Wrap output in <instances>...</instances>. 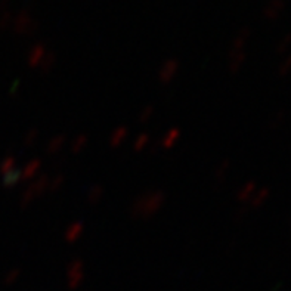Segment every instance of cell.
Masks as SVG:
<instances>
[{"label":"cell","mask_w":291,"mask_h":291,"mask_svg":"<svg viewBox=\"0 0 291 291\" xmlns=\"http://www.w3.org/2000/svg\"><path fill=\"white\" fill-rule=\"evenodd\" d=\"M291 72V54L285 55V58L281 61L279 67H278V74L281 77H287Z\"/></svg>","instance_id":"484cf974"},{"label":"cell","mask_w":291,"mask_h":291,"mask_svg":"<svg viewBox=\"0 0 291 291\" xmlns=\"http://www.w3.org/2000/svg\"><path fill=\"white\" fill-rule=\"evenodd\" d=\"M247 214V208L246 207H243V208H239L238 210V213L235 214V219L236 221H241V219H244V216Z\"/></svg>","instance_id":"836d02e7"},{"label":"cell","mask_w":291,"mask_h":291,"mask_svg":"<svg viewBox=\"0 0 291 291\" xmlns=\"http://www.w3.org/2000/svg\"><path fill=\"white\" fill-rule=\"evenodd\" d=\"M250 36H251V28L249 27L241 28V30L238 31V34L234 37V40H232V44H231V49H229V51H231V52H235V51H244L246 44L249 42Z\"/></svg>","instance_id":"9c48e42d"},{"label":"cell","mask_w":291,"mask_h":291,"mask_svg":"<svg viewBox=\"0 0 291 291\" xmlns=\"http://www.w3.org/2000/svg\"><path fill=\"white\" fill-rule=\"evenodd\" d=\"M269 197H271V189H269L268 186L260 188L259 191H256V192L253 194L251 200L249 201L250 207L251 208L263 207L264 204H266V201L269 200Z\"/></svg>","instance_id":"8fae6325"},{"label":"cell","mask_w":291,"mask_h":291,"mask_svg":"<svg viewBox=\"0 0 291 291\" xmlns=\"http://www.w3.org/2000/svg\"><path fill=\"white\" fill-rule=\"evenodd\" d=\"M167 201V195L164 191H148L138 195L132 206H130V216L133 219H143L148 221L154 217L161 208L164 207Z\"/></svg>","instance_id":"6da1fadb"},{"label":"cell","mask_w":291,"mask_h":291,"mask_svg":"<svg viewBox=\"0 0 291 291\" xmlns=\"http://www.w3.org/2000/svg\"><path fill=\"white\" fill-rule=\"evenodd\" d=\"M56 64V54L55 52H46V55L43 56L42 62L39 65V71L42 72L43 76H47Z\"/></svg>","instance_id":"ac0fdd59"},{"label":"cell","mask_w":291,"mask_h":291,"mask_svg":"<svg viewBox=\"0 0 291 291\" xmlns=\"http://www.w3.org/2000/svg\"><path fill=\"white\" fill-rule=\"evenodd\" d=\"M154 115V107L153 105H147L140 114H139V123L140 125H143V123H147V122H150V118Z\"/></svg>","instance_id":"4dcf8cb0"},{"label":"cell","mask_w":291,"mask_h":291,"mask_svg":"<svg viewBox=\"0 0 291 291\" xmlns=\"http://www.w3.org/2000/svg\"><path fill=\"white\" fill-rule=\"evenodd\" d=\"M254 192H256V182H254V180H250L247 183H244L243 188L236 192V200H238L239 203L246 204V203H249L250 200H251V197H253Z\"/></svg>","instance_id":"9a60e30c"},{"label":"cell","mask_w":291,"mask_h":291,"mask_svg":"<svg viewBox=\"0 0 291 291\" xmlns=\"http://www.w3.org/2000/svg\"><path fill=\"white\" fill-rule=\"evenodd\" d=\"M284 118H285V114L284 111H278V112H274V115L271 117V120H269V129L271 130H275L278 129L279 126L284 123Z\"/></svg>","instance_id":"f546056e"},{"label":"cell","mask_w":291,"mask_h":291,"mask_svg":"<svg viewBox=\"0 0 291 291\" xmlns=\"http://www.w3.org/2000/svg\"><path fill=\"white\" fill-rule=\"evenodd\" d=\"M102 195H104V186L99 185V183L92 185L90 189H89V192H87V203H89V206H92V207L96 206L98 203L101 201Z\"/></svg>","instance_id":"d6986e66"},{"label":"cell","mask_w":291,"mask_h":291,"mask_svg":"<svg viewBox=\"0 0 291 291\" xmlns=\"http://www.w3.org/2000/svg\"><path fill=\"white\" fill-rule=\"evenodd\" d=\"M49 175L47 173H42L37 180H34L33 183H30L31 185V188H33V191H34V194L36 197H42L44 192H47V186H49Z\"/></svg>","instance_id":"2e32d148"},{"label":"cell","mask_w":291,"mask_h":291,"mask_svg":"<svg viewBox=\"0 0 291 291\" xmlns=\"http://www.w3.org/2000/svg\"><path fill=\"white\" fill-rule=\"evenodd\" d=\"M37 138H39V129H37V127L28 129V132L26 133V136H24V145H26L27 148L33 147L34 142L37 140Z\"/></svg>","instance_id":"4316f807"},{"label":"cell","mask_w":291,"mask_h":291,"mask_svg":"<svg viewBox=\"0 0 291 291\" xmlns=\"http://www.w3.org/2000/svg\"><path fill=\"white\" fill-rule=\"evenodd\" d=\"M246 58H247L246 51H235V52L229 51V65H228V69H229V72L232 76H235V74H238L241 71L244 62H246Z\"/></svg>","instance_id":"52a82bcc"},{"label":"cell","mask_w":291,"mask_h":291,"mask_svg":"<svg viewBox=\"0 0 291 291\" xmlns=\"http://www.w3.org/2000/svg\"><path fill=\"white\" fill-rule=\"evenodd\" d=\"M290 47H291V33H288V34H285V36L279 40V43L277 44V47H275V52L279 54V55H282V54H287Z\"/></svg>","instance_id":"d4e9b609"},{"label":"cell","mask_w":291,"mask_h":291,"mask_svg":"<svg viewBox=\"0 0 291 291\" xmlns=\"http://www.w3.org/2000/svg\"><path fill=\"white\" fill-rule=\"evenodd\" d=\"M83 268L84 263L80 259H74L72 262H69L68 268H67V278H68L69 290H77L83 284Z\"/></svg>","instance_id":"3957f363"},{"label":"cell","mask_w":291,"mask_h":291,"mask_svg":"<svg viewBox=\"0 0 291 291\" xmlns=\"http://www.w3.org/2000/svg\"><path fill=\"white\" fill-rule=\"evenodd\" d=\"M21 275V269H18V268H15V269H11L8 274H6V277H5V284L6 285H12L16 282V279L19 278Z\"/></svg>","instance_id":"1f68e13d"},{"label":"cell","mask_w":291,"mask_h":291,"mask_svg":"<svg viewBox=\"0 0 291 291\" xmlns=\"http://www.w3.org/2000/svg\"><path fill=\"white\" fill-rule=\"evenodd\" d=\"M285 0H269L263 9L264 19L275 21L285 11Z\"/></svg>","instance_id":"5b68a950"},{"label":"cell","mask_w":291,"mask_h":291,"mask_svg":"<svg viewBox=\"0 0 291 291\" xmlns=\"http://www.w3.org/2000/svg\"><path fill=\"white\" fill-rule=\"evenodd\" d=\"M19 180H21V170L14 168L12 172L6 173V175L3 176V186H5L6 189H12Z\"/></svg>","instance_id":"44dd1931"},{"label":"cell","mask_w":291,"mask_h":291,"mask_svg":"<svg viewBox=\"0 0 291 291\" xmlns=\"http://www.w3.org/2000/svg\"><path fill=\"white\" fill-rule=\"evenodd\" d=\"M12 31L18 36H31L39 31V22L33 18L28 9H21L12 19Z\"/></svg>","instance_id":"7a4b0ae2"},{"label":"cell","mask_w":291,"mask_h":291,"mask_svg":"<svg viewBox=\"0 0 291 291\" xmlns=\"http://www.w3.org/2000/svg\"><path fill=\"white\" fill-rule=\"evenodd\" d=\"M83 232L84 223L82 222V221H76V222H72L68 228H67V231H65V234H64V238H65L67 243L72 244V243H76L80 236L83 235Z\"/></svg>","instance_id":"30bf717a"},{"label":"cell","mask_w":291,"mask_h":291,"mask_svg":"<svg viewBox=\"0 0 291 291\" xmlns=\"http://www.w3.org/2000/svg\"><path fill=\"white\" fill-rule=\"evenodd\" d=\"M11 6V0H0V12L8 11Z\"/></svg>","instance_id":"d6a6232c"},{"label":"cell","mask_w":291,"mask_h":291,"mask_svg":"<svg viewBox=\"0 0 291 291\" xmlns=\"http://www.w3.org/2000/svg\"><path fill=\"white\" fill-rule=\"evenodd\" d=\"M65 142H67V135L65 133L55 135L54 138L46 143V153L49 154V155H55V154L61 153V150L64 148Z\"/></svg>","instance_id":"4fadbf2b"},{"label":"cell","mask_w":291,"mask_h":291,"mask_svg":"<svg viewBox=\"0 0 291 291\" xmlns=\"http://www.w3.org/2000/svg\"><path fill=\"white\" fill-rule=\"evenodd\" d=\"M18 86H19V80H16V82L12 84V87H11V93H16V90H18Z\"/></svg>","instance_id":"e575fe53"},{"label":"cell","mask_w":291,"mask_h":291,"mask_svg":"<svg viewBox=\"0 0 291 291\" xmlns=\"http://www.w3.org/2000/svg\"><path fill=\"white\" fill-rule=\"evenodd\" d=\"M46 46L43 43H36L34 46H31V49L28 51L27 64L30 68H39L40 62H42L43 56L46 55Z\"/></svg>","instance_id":"8992f818"},{"label":"cell","mask_w":291,"mask_h":291,"mask_svg":"<svg viewBox=\"0 0 291 291\" xmlns=\"http://www.w3.org/2000/svg\"><path fill=\"white\" fill-rule=\"evenodd\" d=\"M64 183H65V176H64V175H61V173H58V175H55L52 179H49L47 192L55 194V192H58V191L64 186Z\"/></svg>","instance_id":"7402d4cb"},{"label":"cell","mask_w":291,"mask_h":291,"mask_svg":"<svg viewBox=\"0 0 291 291\" xmlns=\"http://www.w3.org/2000/svg\"><path fill=\"white\" fill-rule=\"evenodd\" d=\"M87 143H89V135H86V133H80L79 136H76V138H74V140H72V142H71V145H69L71 153L72 154L82 153L84 148L87 147Z\"/></svg>","instance_id":"ffe728a7"},{"label":"cell","mask_w":291,"mask_h":291,"mask_svg":"<svg viewBox=\"0 0 291 291\" xmlns=\"http://www.w3.org/2000/svg\"><path fill=\"white\" fill-rule=\"evenodd\" d=\"M37 197L34 194V191H33V188H31V185H28L27 188H26V191L22 192L21 195V201H19V206L22 208H27L34 200H36Z\"/></svg>","instance_id":"603a6c76"},{"label":"cell","mask_w":291,"mask_h":291,"mask_svg":"<svg viewBox=\"0 0 291 291\" xmlns=\"http://www.w3.org/2000/svg\"><path fill=\"white\" fill-rule=\"evenodd\" d=\"M148 142H150V135H148V133H140L138 138H136V140H135V143H133L135 151H136V153L143 151V148H147Z\"/></svg>","instance_id":"f1b7e54d"},{"label":"cell","mask_w":291,"mask_h":291,"mask_svg":"<svg viewBox=\"0 0 291 291\" xmlns=\"http://www.w3.org/2000/svg\"><path fill=\"white\" fill-rule=\"evenodd\" d=\"M40 168H42V160H39V158L30 160L27 164L24 166V168L21 170V180L27 182V180L34 179L39 175Z\"/></svg>","instance_id":"ba28073f"},{"label":"cell","mask_w":291,"mask_h":291,"mask_svg":"<svg viewBox=\"0 0 291 291\" xmlns=\"http://www.w3.org/2000/svg\"><path fill=\"white\" fill-rule=\"evenodd\" d=\"M15 164H16L15 157H12V155H8L6 158H3V160H2V164H0V173L5 176L6 173H9V172H12V170H14Z\"/></svg>","instance_id":"cb8c5ba5"},{"label":"cell","mask_w":291,"mask_h":291,"mask_svg":"<svg viewBox=\"0 0 291 291\" xmlns=\"http://www.w3.org/2000/svg\"><path fill=\"white\" fill-rule=\"evenodd\" d=\"M129 136V127L127 126H118L112 130L111 136H110V147L111 148H118L126 139Z\"/></svg>","instance_id":"7c38bea8"},{"label":"cell","mask_w":291,"mask_h":291,"mask_svg":"<svg viewBox=\"0 0 291 291\" xmlns=\"http://www.w3.org/2000/svg\"><path fill=\"white\" fill-rule=\"evenodd\" d=\"M180 133H182L180 129H178V127H172L166 135L161 138V140H160V147H161L163 150H170V148H173L175 143L180 139Z\"/></svg>","instance_id":"5bb4252c"},{"label":"cell","mask_w":291,"mask_h":291,"mask_svg":"<svg viewBox=\"0 0 291 291\" xmlns=\"http://www.w3.org/2000/svg\"><path fill=\"white\" fill-rule=\"evenodd\" d=\"M229 168H231V160L229 158H225L221 161V164L216 167V172H214V182L216 185H222L223 182L228 178V173H229Z\"/></svg>","instance_id":"e0dca14e"},{"label":"cell","mask_w":291,"mask_h":291,"mask_svg":"<svg viewBox=\"0 0 291 291\" xmlns=\"http://www.w3.org/2000/svg\"><path fill=\"white\" fill-rule=\"evenodd\" d=\"M12 19H14V15L11 12V9L0 12V30H6L8 27H11Z\"/></svg>","instance_id":"83f0119b"},{"label":"cell","mask_w":291,"mask_h":291,"mask_svg":"<svg viewBox=\"0 0 291 291\" xmlns=\"http://www.w3.org/2000/svg\"><path fill=\"white\" fill-rule=\"evenodd\" d=\"M179 72V61L175 58H170L163 62V65L160 67L158 71V80L161 84L172 83V80L176 77V74Z\"/></svg>","instance_id":"277c9868"}]
</instances>
